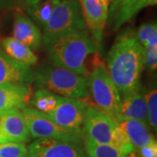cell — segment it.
Wrapping results in <instances>:
<instances>
[{
  "label": "cell",
  "mask_w": 157,
  "mask_h": 157,
  "mask_svg": "<svg viewBox=\"0 0 157 157\" xmlns=\"http://www.w3.org/2000/svg\"><path fill=\"white\" fill-rule=\"evenodd\" d=\"M43 29L42 42L46 47L65 35L86 30L79 0H61Z\"/></svg>",
  "instance_id": "obj_5"
},
{
  "label": "cell",
  "mask_w": 157,
  "mask_h": 157,
  "mask_svg": "<svg viewBox=\"0 0 157 157\" xmlns=\"http://www.w3.org/2000/svg\"><path fill=\"white\" fill-rule=\"evenodd\" d=\"M143 50L145 67L150 71H155L157 67V47H146Z\"/></svg>",
  "instance_id": "obj_25"
},
{
  "label": "cell",
  "mask_w": 157,
  "mask_h": 157,
  "mask_svg": "<svg viewBox=\"0 0 157 157\" xmlns=\"http://www.w3.org/2000/svg\"><path fill=\"white\" fill-rule=\"evenodd\" d=\"M157 35V24L156 22L144 23L140 25L138 31L136 32L135 36L138 42L143 47L146 43L153 36Z\"/></svg>",
  "instance_id": "obj_24"
},
{
  "label": "cell",
  "mask_w": 157,
  "mask_h": 157,
  "mask_svg": "<svg viewBox=\"0 0 157 157\" xmlns=\"http://www.w3.org/2000/svg\"><path fill=\"white\" fill-rule=\"evenodd\" d=\"M61 0H45L35 6H30L25 9L27 16L39 26L44 27L48 22L54 7Z\"/></svg>",
  "instance_id": "obj_19"
},
{
  "label": "cell",
  "mask_w": 157,
  "mask_h": 157,
  "mask_svg": "<svg viewBox=\"0 0 157 157\" xmlns=\"http://www.w3.org/2000/svg\"><path fill=\"white\" fill-rule=\"evenodd\" d=\"M27 157H88L80 143L37 139L28 147Z\"/></svg>",
  "instance_id": "obj_9"
},
{
  "label": "cell",
  "mask_w": 157,
  "mask_h": 157,
  "mask_svg": "<svg viewBox=\"0 0 157 157\" xmlns=\"http://www.w3.org/2000/svg\"><path fill=\"white\" fill-rule=\"evenodd\" d=\"M123 120H137L148 123L145 93L141 90L140 86L121 98V113L118 121Z\"/></svg>",
  "instance_id": "obj_15"
},
{
  "label": "cell",
  "mask_w": 157,
  "mask_h": 157,
  "mask_svg": "<svg viewBox=\"0 0 157 157\" xmlns=\"http://www.w3.org/2000/svg\"><path fill=\"white\" fill-rule=\"evenodd\" d=\"M140 150L141 157H154L157 155V143L154 141L149 145L141 147Z\"/></svg>",
  "instance_id": "obj_27"
},
{
  "label": "cell",
  "mask_w": 157,
  "mask_h": 157,
  "mask_svg": "<svg viewBox=\"0 0 157 157\" xmlns=\"http://www.w3.org/2000/svg\"><path fill=\"white\" fill-rule=\"evenodd\" d=\"M144 65V50L134 32L125 31L113 45L107 55V72L121 97L136 89Z\"/></svg>",
  "instance_id": "obj_1"
},
{
  "label": "cell",
  "mask_w": 157,
  "mask_h": 157,
  "mask_svg": "<svg viewBox=\"0 0 157 157\" xmlns=\"http://www.w3.org/2000/svg\"><path fill=\"white\" fill-rule=\"evenodd\" d=\"M147 120L148 123L155 131L157 128V90L153 87L145 93Z\"/></svg>",
  "instance_id": "obj_22"
},
{
  "label": "cell",
  "mask_w": 157,
  "mask_h": 157,
  "mask_svg": "<svg viewBox=\"0 0 157 157\" xmlns=\"http://www.w3.org/2000/svg\"><path fill=\"white\" fill-rule=\"evenodd\" d=\"M84 149L88 157H128V155L111 145L98 144L83 138Z\"/></svg>",
  "instance_id": "obj_21"
},
{
  "label": "cell",
  "mask_w": 157,
  "mask_h": 157,
  "mask_svg": "<svg viewBox=\"0 0 157 157\" xmlns=\"http://www.w3.org/2000/svg\"><path fill=\"white\" fill-rule=\"evenodd\" d=\"M59 96L45 89H38L33 97H31L29 104L34 109L44 113H49L56 107Z\"/></svg>",
  "instance_id": "obj_20"
},
{
  "label": "cell",
  "mask_w": 157,
  "mask_h": 157,
  "mask_svg": "<svg viewBox=\"0 0 157 157\" xmlns=\"http://www.w3.org/2000/svg\"><path fill=\"white\" fill-rule=\"evenodd\" d=\"M87 107L88 104L85 100L59 96L56 107L47 114L61 128L82 137L85 112Z\"/></svg>",
  "instance_id": "obj_7"
},
{
  "label": "cell",
  "mask_w": 157,
  "mask_h": 157,
  "mask_svg": "<svg viewBox=\"0 0 157 157\" xmlns=\"http://www.w3.org/2000/svg\"><path fill=\"white\" fill-rule=\"evenodd\" d=\"M156 4L157 0H137L134 7L131 10V13H130L131 18L135 17V15L139 11H141L143 8H146V7H148V6H156Z\"/></svg>",
  "instance_id": "obj_26"
},
{
  "label": "cell",
  "mask_w": 157,
  "mask_h": 157,
  "mask_svg": "<svg viewBox=\"0 0 157 157\" xmlns=\"http://www.w3.org/2000/svg\"><path fill=\"white\" fill-rule=\"evenodd\" d=\"M134 147L140 149L155 141L151 135L147 124L137 120H123L118 121Z\"/></svg>",
  "instance_id": "obj_16"
},
{
  "label": "cell",
  "mask_w": 157,
  "mask_h": 157,
  "mask_svg": "<svg viewBox=\"0 0 157 157\" xmlns=\"http://www.w3.org/2000/svg\"><path fill=\"white\" fill-rule=\"evenodd\" d=\"M12 38L33 51L39 49L43 43L39 26L19 9L13 16Z\"/></svg>",
  "instance_id": "obj_13"
},
{
  "label": "cell",
  "mask_w": 157,
  "mask_h": 157,
  "mask_svg": "<svg viewBox=\"0 0 157 157\" xmlns=\"http://www.w3.org/2000/svg\"><path fill=\"white\" fill-rule=\"evenodd\" d=\"M22 113L32 138L63 140L80 144L82 142V137L61 128L46 113L29 107L23 109Z\"/></svg>",
  "instance_id": "obj_6"
},
{
  "label": "cell",
  "mask_w": 157,
  "mask_h": 157,
  "mask_svg": "<svg viewBox=\"0 0 157 157\" xmlns=\"http://www.w3.org/2000/svg\"><path fill=\"white\" fill-rule=\"evenodd\" d=\"M101 2L102 3V4H104L106 6H109V5H110V3L112 2V0H101Z\"/></svg>",
  "instance_id": "obj_30"
},
{
  "label": "cell",
  "mask_w": 157,
  "mask_h": 157,
  "mask_svg": "<svg viewBox=\"0 0 157 157\" xmlns=\"http://www.w3.org/2000/svg\"><path fill=\"white\" fill-rule=\"evenodd\" d=\"M86 28L96 44H101L108 19V8L101 0H79Z\"/></svg>",
  "instance_id": "obj_11"
},
{
  "label": "cell",
  "mask_w": 157,
  "mask_h": 157,
  "mask_svg": "<svg viewBox=\"0 0 157 157\" xmlns=\"http://www.w3.org/2000/svg\"><path fill=\"white\" fill-rule=\"evenodd\" d=\"M97 50L98 45L87 30L65 35L47 46L49 58L53 65L83 77L89 75L86 60Z\"/></svg>",
  "instance_id": "obj_2"
},
{
  "label": "cell",
  "mask_w": 157,
  "mask_h": 157,
  "mask_svg": "<svg viewBox=\"0 0 157 157\" xmlns=\"http://www.w3.org/2000/svg\"><path fill=\"white\" fill-rule=\"evenodd\" d=\"M42 0H16V4L19 8L26 9L27 7L35 6L41 2Z\"/></svg>",
  "instance_id": "obj_28"
},
{
  "label": "cell",
  "mask_w": 157,
  "mask_h": 157,
  "mask_svg": "<svg viewBox=\"0 0 157 157\" xmlns=\"http://www.w3.org/2000/svg\"><path fill=\"white\" fill-rule=\"evenodd\" d=\"M16 4V0H0V11L11 9Z\"/></svg>",
  "instance_id": "obj_29"
},
{
  "label": "cell",
  "mask_w": 157,
  "mask_h": 157,
  "mask_svg": "<svg viewBox=\"0 0 157 157\" xmlns=\"http://www.w3.org/2000/svg\"><path fill=\"white\" fill-rule=\"evenodd\" d=\"M154 157H157V155H155V156H154Z\"/></svg>",
  "instance_id": "obj_31"
},
{
  "label": "cell",
  "mask_w": 157,
  "mask_h": 157,
  "mask_svg": "<svg viewBox=\"0 0 157 157\" xmlns=\"http://www.w3.org/2000/svg\"><path fill=\"white\" fill-rule=\"evenodd\" d=\"M118 122L96 107H86L85 112L82 139L98 144L113 146V133Z\"/></svg>",
  "instance_id": "obj_8"
},
{
  "label": "cell",
  "mask_w": 157,
  "mask_h": 157,
  "mask_svg": "<svg viewBox=\"0 0 157 157\" xmlns=\"http://www.w3.org/2000/svg\"><path fill=\"white\" fill-rule=\"evenodd\" d=\"M87 86L96 107L118 122L121 113V97L113 83L107 67L97 55V52L93 60L92 72L87 76Z\"/></svg>",
  "instance_id": "obj_4"
},
{
  "label": "cell",
  "mask_w": 157,
  "mask_h": 157,
  "mask_svg": "<svg viewBox=\"0 0 157 157\" xmlns=\"http://www.w3.org/2000/svg\"><path fill=\"white\" fill-rule=\"evenodd\" d=\"M33 80L32 68L13 60L0 46V85L30 86Z\"/></svg>",
  "instance_id": "obj_12"
},
{
  "label": "cell",
  "mask_w": 157,
  "mask_h": 157,
  "mask_svg": "<svg viewBox=\"0 0 157 157\" xmlns=\"http://www.w3.org/2000/svg\"><path fill=\"white\" fill-rule=\"evenodd\" d=\"M39 89H45L69 99L86 100L89 97L87 77L79 76L53 64H44L33 72Z\"/></svg>",
  "instance_id": "obj_3"
},
{
  "label": "cell",
  "mask_w": 157,
  "mask_h": 157,
  "mask_svg": "<svg viewBox=\"0 0 157 157\" xmlns=\"http://www.w3.org/2000/svg\"><path fill=\"white\" fill-rule=\"evenodd\" d=\"M30 99V86L0 85V115L11 109H25Z\"/></svg>",
  "instance_id": "obj_14"
},
{
  "label": "cell",
  "mask_w": 157,
  "mask_h": 157,
  "mask_svg": "<svg viewBox=\"0 0 157 157\" xmlns=\"http://www.w3.org/2000/svg\"><path fill=\"white\" fill-rule=\"evenodd\" d=\"M137 0H112L108 8V24L113 31L121 28L131 19V10Z\"/></svg>",
  "instance_id": "obj_18"
},
{
  "label": "cell",
  "mask_w": 157,
  "mask_h": 157,
  "mask_svg": "<svg viewBox=\"0 0 157 157\" xmlns=\"http://www.w3.org/2000/svg\"><path fill=\"white\" fill-rule=\"evenodd\" d=\"M32 139L22 111L11 109L0 115V143H28Z\"/></svg>",
  "instance_id": "obj_10"
},
{
  "label": "cell",
  "mask_w": 157,
  "mask_h": 157,
  "mask_svg": "<svg viewBox=\"0 0 157 157\" xmlns=\"http://www.w3.org/2000/svg\"><path fill=\"white\" fill-rule=\"evenodd\" d=\"M0 46L8 56L19 64L31 67L38 63V57L33 51L12 37H6L1 39Z\"/></svg>",
  "instance_id": "obj_17"
},
{
  "label": "cell",
  "mask_w": 157,
  "mask_h": 157,
  "mask_svg": "<svg viewBox=\"0 0 157 157\" xmlns=\"http://www.w3.org/2000/svg\"><path fill=\"white\" fill-rule=\"evenodd\" d=\"M28 147L25 143H0V157H27Z\"/></svg>",
  "instance_id": "obj_23"
}]
</instances>
